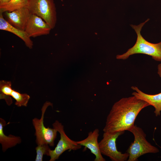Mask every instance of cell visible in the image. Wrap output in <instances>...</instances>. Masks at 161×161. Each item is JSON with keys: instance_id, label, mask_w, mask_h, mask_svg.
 <instances>
[{"instance_id": "obj_4", "label": "cell", "mask_w": 161, "mask_h": 161, "mask_svg": "<svg viewBox=\"0 0 161 161\" xmlns=\"http://www.w3.org/2000/svg\"><path fill=\"white\" fill-rule=\"evenodd\" d=\"M27 6L31 14L41 18L52 29L55 27L57 15L53 0H28Z\"/></svg>"}, {"instance_id": "obj_1", "label": "cell", "mask_w": 161, "mask_h": 161, "mask_svg": "<svg viewBox=\"0 0 161 161\" xmlns=\"http://www.w3.org/2000/svg\"><path fill=\"white\" fill-rule=\"evenodd\" d=\"M149 106L147 102L134 95L122 98L112 106L106 119L104 132L129 131L134 125L140 112Z\"/></svg>"}, {"instance_id": "obj_16", "label": "cell", "mask_w": 161, "mask_h": 161, "mask_svg": "<svg viewBox=\"0 0 161 161\" xmlns=\"http://www.w3.org/2000/svg\"><path fill=\"white\" fill-rule=\"evenodd\" d=\"M11 96L16 100L15 104L18 107L27 106L30 99V96L26 93L21 94L13 90Z\"/></svg>"}, {"instance_id": "obj_5", "label": "cell", "mask_w": 161, "mask_h": 161, "mask_svg": "<svg viewBox=\"0 0 161 161\" xmlns=\"http://www.w3.org/2000/svg\"><path fill=\"white\" fill-rule=\"evenodd\" d=\"M49 106H52L50 102H45L41 109V116L40 119L35 118L32 123L35 130L36 142L38 145L47 144L54 146V141L56 138L58 131L55 128H46L44 124V119L45 111Z\"/></svg>"}, {"instance_id": "obj_11", "label": "cell", "mask_w": 161, "mask_h": 161, "mask_svg": "<svg viewBox=\"0 0 161 161\" xmlns=\"http://www.w3.org/2000/svg\"><path fill=\"white\" fill-rule=\"evenodd\" d=\"M131 88L135 91L132 94L137 98L148 103L150 106H153L155 110L154 113L156 116L161 114V92L155 95L146 94L140 90L136 86H132Z\"/></svg>"}, {"instance_id": "obj_15", "label": "cell", "mask_w": 161, "mask_h": 161, "mask_svg": "<svg viewBox=\"0 0 161 161\" xmlns=\"http://www.w3.org/2000/svg\"><path fill=\"white\" fill-rule=\"evenodd\" d=\"M28 0H10L0 5V13L11 12L27 6Z\"/></svg>"}, {"instance_id": "obj_9", "label": "cell", "mask_w": 161, "mask_h": 161, "mask_svg": "<svg viewBox=\"0 0 161 161\" xmlns=\"http://www.w3.org/2000/svg\"><path fill=\"white\" fill-rule=\"evenodd\" d=\"M31 14L27 6L11 12H6L5 13L6 20L10 24L24 31Z\"/></svg>"}, {"instance_id": "obj_10", "label": "cell", "mask_w": 161, "mask_h": 161, "mask_svg": "<svg viewBox=\"0 0 161 161\" xmlns=\"http://www.w3.org/2000/svg\"><path fill=\"white\" fill-rule=\"evenodd\" d=\"M99 130L95 129L93 131L89 132L88 136L85 139L76 141L78 144L85 147V148L90 150L92 153L95 156V161H105L100 150L98 138L99 136Z\"/></svg>"}, {"instance_id": "obj_6", "label": "cell", "mask_w": 161, "mask_h": 161, "mask_svg": "<svg viewBox=\"0 0 161 161\" xmlns=\"http://www.w3.org/2000/svg\"><path fill=\"white\" fill-rule=\"evenodd\" d=\"M124 132H104L103 138L99 143L100 150L102 155L108 157L113 161L127 160L129 158V154L127 152L123 153L118 151L116 143L118 137Z\"/></svg>"}, {"instance_id": "obj_2", "label": "cell", "mask_w": 161, "mask_h": 161, "mask_svg": "<svg viewBox=\"0 0 161 161\" xmlns=\"http://www.w3.org/2000/svg\"><path fill=\"white\" fill-rule=\"evenodd\" d=\"M149 20L148 19L138 25H131L137 34L136 42L126 52L123 54L117 55V59L126 60L132 55L142 54L151 56L156 61H161V41L156 44L150 43L144 39L140 33L142 28Z\"/></svg>"}, {"instance_id": "obj_13", "label": "cell", "mask_w": 161, "mask_h": 161, "mask_svg": "<svg viewBox=\"0 0 161 161\" xmlns=\"http://www.w3.org/2000/svg\"><path fill=\"white\" fill-rule=\"evenodd\" d=\"M6 125V121L2 118H0V143L1 144L2 150L5 152L10 148L16 145L21 142V138L11 134L7 136L4 132L3 128Z\"/></svg>"}, {"instance_id": "obj_19", "label": "cell", "mask_w": 161, "mask_h": 161, "mask_svg": "<svg viewBox=\"0 0 161 161\" xmlns=\"http://www.w3.org/2000/svg\"><path fill=\"white\" fill-rule=\"evenodd\" d=\"M10 0H0V5L7 3Z\"/></svg>"}, {"instance_id": "obj_12", "label": "cell", "mask_w": 161, "mask_h": 161, "mask_svg": "<svg viewBox=\"0 0 161 161\" xmlns=\"http://www.w3.org/2000/svg\"><path fill=\"white\" fill-rule=\"evenodd\" d=\"M0 30L12 33L21 39L29 49L32 48L33 43L24 30H20L10 24L4 18L2 13H0Z\"/></svg>"}, {"instance_id": "obj_17", "label": "cell", "mask_w": 161, "mask_h": 161, "mask_svg": "<svg viewBox=\"0 0 161 161\" xmlns=\"http://www.w3.org/2000/svg\"><path fill=\"white\" fill-rule=\"evenodd\" d=\"M35 149L36 152L35 161H42L43 155H47L50 148L49 145L44 144L38 145V146L35 148Z\"/></svg>"}, {"instance_id": "obj_3", "label": "cell", "mask_w": 161, "mask_h": 161, "mask_svg": "<svg viewBox=\"0 0 161 161\" xmlns=\"http://www.w3.org/2000/svg\"><path fill=\"white\" fill-rule=\"evenodd\" d=\"M134 135V140L127 151L128 161H136L140 156L147 153H156L159 149L151 145L146 139V135L140 127L134 125L129 130Z\"/></svg>"}, {"instance_id": "obj_7", "label": "cell", "mask_w": 161, "mask_h": 161, "mask_svg": "<svg viewBox=\"0 0 161 161\" xmlns=\"http://www.w3.org/2000/svg\"><path fill=\"white\" fill-rule=\"evenodd\" d=\"M52 126L59 133L60 139L54 149H50L47 155L50 157L49 161H55L58 160L65 151H76L81 148L82 146L78 144L76 141L72 140L67 136L61 123L56 120L52 124Z\"/></svg>"}, {"instance_id": "obj_8", "label": "cell", "mask_w": 161, "mask_h": 161, "mask_svg": "<svg viewBox=\"0 0 161 161\" xmlns=\"http://www.w3.org/2000/svg\"><path fill=\"white\" fill-rule=\"evenodd\" d=\"M52 29L41 18L31 14L26 24L25 31L30 37H36L49 34Z\"/></svg>"}, {"instance_id": "obj_18", "label": "cell", "mask_w": 161, "mask_h": 161, "mask_svg": "<svg viewBox=\"0 0 161 161\" xmlns=\"http://www.w3.org/2000/svg\"><path fill=\"white\" fill-rule=\"evenodd\" d=\"M157 73L161 78V64H158L157 66Z\"/></svg>"}, {"instance_id": "obj_14", "label": "cell", "mask_w": 161, "mask_h": 161, "mask_svg": "<svg viewBox=\"0 0 161 161\" xmlns=\"http://www.w3.org/2000/svg\"><path fill=\"white\" fill-rule=\"evenodd\" d=\"M13 90L11 88V81L4 80L0 81V99L5 100L8 105H10L12 103L11 96Z\"/></svg>"}]
</instances>
